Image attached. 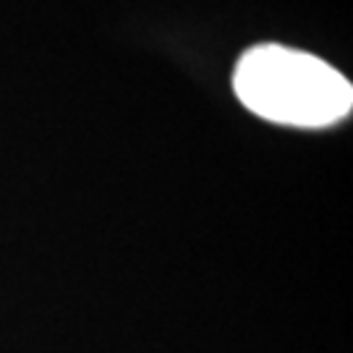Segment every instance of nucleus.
I'll use <instances>...</instances> for the list:
<instances>
[{"label": "nucleus", "instance_id": "f257e3e1", "mask_svg": "<svg viewBox=\"0 0 353 353\" xmlns=\"http://www.w3.org/2000/svg\"><path fill=\"white\" fill-rule=\"evenodd\" d=\"M233 89L254 115L299 128H319L351 113V81L322 58L285 45H259L241 55Z\"/></svg>", "mask_w": 353, "mask_h": 353}]
</instances>
